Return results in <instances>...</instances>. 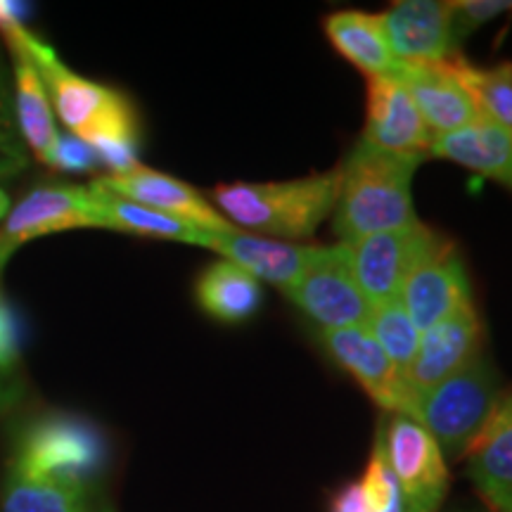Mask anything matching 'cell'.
<instances>
[{
  "mask_svg": "<svg viewBox=\"0 0 512 512\" xmlns=\"http://www.w3.org/2000/svg\"><path fill=\"white\" fill-rule=\"evenodd\" d=\"M17 36L41 74L50 105L74 138L91 145L112 174L136 169L140 164V121L126 93L72 72L55 50L31 34L24 24L17 27Z\"/></svg>",
  "mask_w": 512,
  "mask_h": 512,
  "instance_id": "1",
  "label": "cell"
},
{
  "mask_svg": "<svg viewBox=\"0 0 512 512\" xmlns=\"http://www.w3.org/2000/svg\"><path fill=\"white\" fill-rule=\"evenodd\" d=\"M425 157L394 155L358 140L339 166V195L335 204L337 238L344 245L368 235L418 221L411 185Z\"/></svg>",
  "mask_w": 512,
  "mask_h": 512,
  "instance_id": "2",
  "label": "cell"
},
{
  "mask_svg": "<svg viewBox=\"0 0 512 512\" xmlns=\"http://www.w3.org/2000/svg\"><path fill=\"white\" fill-rule=\"evenodd\" d=\"M214 202L238 223L273 238H311L316 228L335 211L339 171H325L294 181L271 183H221Z\"/></svg>",
  "mask_w": 512,
  "mask_h": 512,
  "instance_id": "3",
  "label": "cell"
},
{
  "mask_svg": "<svg viewBox=\"0 0 512 512\" xmlns=\"http://www.w3.org/2000/svg\"><path fill=\"white\" fill-rule=\"evenodd\" d=\"M31 475L98 489L107 441L93 422L69 413H43L19 427L8 463Z\"/></svg>",
  "mask_w": 512,
  "mask_h": 512,
  "instance_id": "4",
  "label": "cell"
},
{
  "mask_svg": "<svg viewBox=\"0 0 512 512\" xmlns=\"http://www.w3.org/2000/svg\"><path fill=\"white\" fill-rule=\"evenodd\" d=\"M503 382L489 356L479 354L415 401L411 418L437 441L448 460L467 456L503 396Z\"/></svg>",
  "mask_w": 512,
  "mask_h": 512,
  "instance_id": "5",
  "label": "cell"
},
{
  "mask_svg": "<svg viewBox=\"0 0 512 512\" xmlns=\"http://www.w3.org/2000/svg\"><path fill=\"white\" fill-rule=\"evenodd\" d=\"M448 245L453 242L437 230L413 221L349 245L351 271L361 292L375 306L399 297L408 275Z\"/></svg>",
  "mask_w": 512,
  "mask_h": 512,
  "instance_id": "6",
  "label": "cell"
},
{
  "mask_svg": "<svg viewBox=\"0 0 512 512\" xmlns=\"http://www.w3.org/2000/svg\"><path fill=\"white\" fill-rule=\"evenodd\" d=\"M285 297L318 325V330H342L366 325L373 311L351 271L349 245L318 247V254L299 275Z\"/></svg>",
  "mask_w": 512,
  "mask_h": 512,
  "instance_id": "7",
  "label": "cell"
},
{
  "mask_svg": "<svg viewBox=\"0 0 512 512\" xmlns=\"http://www.w3.org/2000/svg\"><path fill=\"white\" fill-rule=\"evenodd\" d=\"M76 228H102L91 185L48 181L31 188L0 228V275L22 245Z\"/></svg>",
  "mask_w": 512,
  "mask_h": 512,
  "instance_id": "8",
  "label": "cell"
},
{
  "mask_svg": "<svg viewBox=\"0 0 512 512\" xmlns=\"http://www.w3.org/2000/svg\"><path fill=\"white\" fill-rule=\"evenodd\" d=\"M380 432L399 484L403 512H439L448 494V467L432 434L411 415L401 413L382 420Z\"/></svg>",
  "mask_w": 512,
  "mask_h": 512,
  "instance_id": "9",
  "label": "cell"
},
{
  "mask_svg": "<svg viewBox=\"0 0 512 512\" xmlns=\"http://www.w3.org/2000/svg\"><path fill=\"white\" fill-rule=\"evenodd\" d=\"M484 325L475 304L465 306L420 335L418 351L411 366L403 373L406 415H411L415 401L437 387L458 370L470 366L482 354Z\"/></svg>",
  "mask_w": 512,
  "mask_h": 512,
  "instance_id": "10",
  "label": "cell"
},
{
  "mask_svg": "<svg viewBox=\"0 0 512 512\" xmlns=\"http://www.w3.org/2000/svg\"><path fill=\"white\" fill-rule=\"evenodd\" d=\"M19 24H22V19H19L17 5L0 0V36H3L12 57V76H15L12 105H15L19 133H22L31 155L48 166L50 159H53L57 140H60V133L55 128L53 107H50L41 74H38L34 60H31L27 48L17 36Z\"/></svg>",
  "mask_w": 512,
  "mask_h": 512,
  "instance_id": "11",
  "label": "cell"
},
{
  "mask_svg": "<svg viewBox=\"0 0 512 512\" xmlns=\"http://www.w3.org/2000/svg\"><path fill=\"white\" fill-rule=\"evenodd\" d=\"M382 34L401 64H437L460 55L453 36L451 3L401 0L380 15Z\"/></svg>",
  "mask_w": 512,
  "mask_h": 512,
  "instance_id": "12",
  "label": "cell"
},
{
  "mask_svg": "<svg viewBox=\"0 0 512 512\" xmlns=\"http://www.w3.org/2000/svg\"><path fill=\"white\" fill-rule=\"evenodd\" d=\"M102 188L114 192V195L124 197L143 207L159 211V214L171 216V219L185 221L190 226L207 230V233H228L235 230L233 223L211 207L209 200H204L192 185L181 178H174L162 171L147 169L138 164L136 169L124 171V174H107L98 178Z\"/></svg>",
  "mask_w": 512,
  "mask_h": 512,
  "instance_id": "13",
  "label": "cell"
},
{
  "mask_svg": "<svg viewBox=\"0 0 512 512\" xmlns=\"http://www.w3.org/2000/svg\"><path fill=\"white\" fill-rule=\"evenodd\" d=\"M318 342L339 368L347 370L361 384L363 392L384 413L406 415L403 377L366 325L342 330H318Z\"/></svg>",
  "mask_w": 512,
  "mask_h": 512,
  "instance_id": "14",
  "label": "cell"
},
{
  "mask_svg": "<svg viewBox=\"0 0 512 512\" xmlns=\"http://www.w3.org/2000/svg\"><path fill=\"white\" fill-rule=\"evenodd\" d=\"M361 140L394 155H430V128L422 121L411 93L394 76L368 79L366 128Z\"/></svg>",
  "mask_w": 512,
  "mask_h": 512,
  "instance_id": "15",
  "label": "cell"
},
{
  "mask_svg": "<svg viewBox=\"0 0 512 512\" xmlns=\"http://www.w3.org/2000/svg\"><path fill=\"white\" fill-rule=\"evenodd\" d=\"M458 57L437 64H403L399 74L432 138L456 133L482 119L456 69Z\"/></svg>",
  "mask_w": 512,
  "mask_h": 512,
  "instance_id": "16",
  "label": "cell"
},
{
  "mask_svg": "<svg viewBox=\"0 0 512 512\" xmlns=\"http://www.w3.org/2000/svg\"><path fill=\"white\" fill-rule=\"evenodd\" d=\"M399 299L420 332L475 304L470 278L456 247L448 245L422 261L403 283Z\"/></svg>",
  "mask_w": 512,
  "mask_h": 512,
  "instance_id": "17",
  "label": "cell"
},
{
  "mask_svg": "<svg viewBox=\"0 0 512 512\" xmlns=\"http://www.w3.org/2000/svg\"><path fill=\"white\" fill-rule=\"evenodd\" d=\"M465 472L491 512H512V392L503 394L465 456Z\"/></svg>",
  "mask_w": 512,
  "mask_h": 512,
  "instance_id": "18",
  "label": "cell"
},
{
  "mask_svg": "<svg viewBox=\"0 0 512 512\" xmlns=\"http://www.w3.org/2000/svg\"><path fill=\"white\" fill-rule=\"evenodd\" d=\"M209 249H214L230 264L240 266L252 278L275 285L283 294L297 283L299 275L318 254V247L259 238V235L242 233L238 228L211 235Z\"/></svg>",
  "mask_w": 512,
  "mask_h": 512,
  "instance_id": "19",
  "label": "cell"
},
{
  "mask_svg": "<svg viewBox=\"0 0 512 512\" xmlns=\"http://www.w3.org/2000/svg\"><path fill=\"white\" fill-rule=\"evenodd\" d=\"M430 157L448 159L512 190V136L494 121L482 117L456 133L432 138Z\"/></svg>",
  "mask_w": 512,
  "mask_h": 512,
  "instance_id": "20",
  "label": "cell"
},
{
  "mask_svg": "<svg viewBox=\"0 0 512 512\" xmlns=\"http://www.w3.org/2000/svg\"><path fill=\"white\" fill-rule=\"evenodd\" d=\"M0 512H112L100 489L76 486L5 465Z\"/></svg>",
  "mask_w": 512,
  "mask_h": 512,
  "instance_id": "21",
  "label": "cell"
},
{
  "mask_svg": "<svg viewBox=\"0 0 512 512\" xmlns=\"http://www.w3.org/2000/svg\"><path fill=\"white\" fill-rule=\"evenodd\" d=\"M323 29L332 48L368 79L394 76L399 79L403 64L396 60L384 41L380 15H368L361 10H339L323 19Z\"/></svg>",
  "mask_w": 512,
  "mask_h": 512,
  "instance_id": "22",
  "label": "cell"
},
{
  "mask_svg": "<svg viewBox=\"0 0 512 512\" xmlns=\"http://www.w3.org/2000/svg\"><path fill=\"white\" fill-rule=\"evenodd\" d=\"M195 302L219 323H245L254 318L264 302L261 283L226 259L214 261L195 280Z\"/></svg>",
  "mask_w": 512,
  "mask_h": 512,
  "instance_id": "23",
  "label": "cell"
},
{
  "mask_svg": "<svg viewBox=\"0 0 512 512\" xmlns=\"http://www.w3.org/2000/svg\"><path fill=\"white\" fill-rule=\"evenodd\" d=\"M95 204H98V214L102 221V228L119 230V233L136 235V238H152V240H171V242H185V245L207 247L211 245V235L207 230L190 226V223L171 219V216L159 214L136 204L124 197L114 195V192L105 190L100 183H91Z\"/></svg>",
  "mask_w": 512,
  "mask_h": 512,
  "instance_id": "24",
  "label": "cell"
},
{
  "mask_svg": "<svg viewBox=\"0 0 512 512\" xmlns=\"http://www.w3.org/2000/svg\"><path fill=\"white\" fill-rule=\"evenodd\" d=\"M456 69L472 100L477 102L479 114L512 136V62L475 67L460 55Z\"/></svg>",
  "mask_w": 512,
  "mask_h": 512,
  "instance_id": "25",
  "label": "cell"
},
{
  "mask_svg": "<svg viewBox=\"0 0 512 512\" xmlns=\"http://www.w3.org/2000/svg\"><path fill=\"white\" fill-rule=\"evenodd\" d=\"M366 328L377 339V344H380L384 354L389 356V361L394 363L403 377L408 366H411L415 351H418L422 332L413 323V318L408 316L401 299L394 297L387 299V302L375 304L373 311H370Z\"/></svg>",
  "mask_w": 512,
  "mask_h": 512,
  "instance_id": "26",
  "label": "cell"
},
{
  "mask_svg": "<svg viewBox=\"0 0 512 512\" xmlns=\"http://www.w3.org/2000/svg\"><path fill=\"white\" fill-rule=\"evenodd\" d=\"M27 389L17 318L0 294V415L15 408Z\"/></svg>",
  "mask_w": 512,
  "mask_h": 512,
  "instance_id": "27",
  "label": "cell"
},
{
  "mask_svg": "<svg viewBox=\"0 0 512 512\" xmlns=\"http://www.w3.org/2000/svg\"><path fill=\"white\" fill-rule=\"evenodd\" d=\"M29 169V147L19 133L8 74L0 64V181H10Z\"/></svg>",
  "mask_w": 512,
  "mask_h": 512,
  "instance_id": "28",
  "label": "cell"
},
{
  "mask_svg": "<svg viewBox=\"0 0 512 512\" xmlns=\"http://www.w3.org/2000/svg\"><path fill=\"white\" fill-rule=\"evenodd\" d=\"M361 482L366 486L370 512H403L399 484H396L392 467H389L387 453H384L380 427H377L373 453H370L366 475H363Z\"/></svg>",
  "mask_w": 512,
  "mask_h": 512,
  "instance_id": "29",
  "label": "cell"
},
{
  "mask_svg": "<svg viewBox=\"0 0 512 512\" xmlns=\"http://www.w3.org/2000/svg\"><path fill=\"white\" fill-rule=\"evenodd\" d=\"M508 10H512V0H460V3H451L453 36L460 43V38L472 34L484 22Z\"/></svg>",
  "mask_w": 512,
  "mask_h": 512,
  "instance_id": "30",
  "label": "cell"
},
{
  "mask_svg": "<svg viewBox=\"0 0 512 512\" xmlns=\"http://www.w3.org/2000/svg\"><path fill=\"white\" fill-rule=\"evenodd\" d=\"M100 164L98 152L91 145L74 136H60L48 166L57 171H93Z\"/></svg>",
  "mask_w": 512,
  "mask_h": 512,
  "instance_id": "31",
  "label": "cell"
},
{
  "mask_svg": "<svg viewBox=\"0 0 512 512\" xmlns=\"http://www.w3.org/2000/svg\"><path fill=\"white\" fill-rule=\"evenodd\" d=\"M330 512H370L366 486L361 479L339 486L330 498Z\"/></svg>",
  "mask_w": 512,
  "mask_h": 512,
  "instance_id": "32",
  "label": "cell"
},
{
  "mask_svg": "<svg viewBox=\"0 0 512 512\" xmlns=\"http://www.w3.org/2000/svg\"><path fill=\"white\" fill-rule=\"evenodd\" d=\"M8 214H10V197L8 192L0 190V219H5Z\"/></svg>",
  "mask_w": 512,
  "mask_h": 512,
  "instance_id": "33",
  "label": "cell"
},
{
  "mask_svg": "<svg viewBox=\"0 0 512 512\" xmlns=\"http://www.w3.org/2000/svg\"><path fill=\"white\" fill-rule=\"evenodd\" d=\"M448 512H479V510H475V508H453V510H448Z\"/></svg>",
  "mask_w": 512,
  "mask_h": 512,
  "instance_id": "34",
  "label": "cell"
}]
</instances>
